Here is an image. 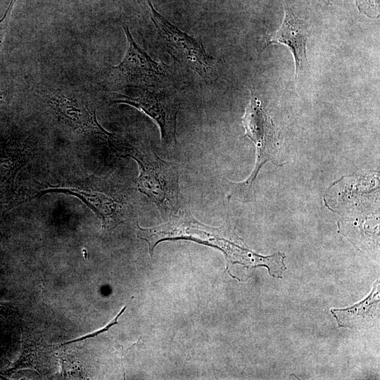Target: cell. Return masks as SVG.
I'll list each match as a JSON object with an SVG mask.
<instances>
[{
	"label": "cell",
	"instance_id": "obj_1",
	"mask_svg": "<svg viewBox=\"0 0 380 380\" xmlns=\"http://www.w3.org/2000/svg\"><path fill=\"white\" fill-rule=\"evenodd\" d=\"M128 157L139 165V191L155 203L163 216L176 215L182 205L178 165L161 158L150 146H134Z\"/></svg>",
	"mask_w": 380,
	"mask_h": 380
},
{
	"label": "cell",
	"instance_id": "obj_2",
	"mask_svg": "<svg viewBox=\"0 0 380 380\" xmlns=\"http://www.w3.org/2000/svg\"><path fill=\"white\" fill-rule=\"evenodd\" d=\"M150 17L160 42L180 65L198 73L203 80H210L216 72L217 60L209 55L201 39H196L170 23L147 0Z\"/></svg>",
	"mask_w": 380,
	"mask_h": 380
},
{
	"label": "cell",
	"instance_id": "obj_3",
	"mask_svg": "<svg viewBox=\"0 0 380 380\" xmlns=\"http://www.w3.org/2000/svg\"><path fill=\"white\" fill-rule=\"evenodd\" d=\"M113 103L132 106L152 118L159 127L163 145L172 148L177 143V116L180 100L175 89H140L134 95L118 94Z\"/></svg>",
	"mask_w": 380,
	"mask_h": 380
},
{
	"label": "cell",
	"instance_id": "obj_4",
	"mask_svg": "<svg viewBox=\"0 0 380 380\" xmlns=\"http://www.w3.org/2000/svg\"><path fill=\"white\" fill-rule=\"evenodd\" d=\"M241 120L246 130L245 136L250 138L256 146L254 170L247 180L237 184L239 192L244 196L251 192L256 176L262 165L268 160L276 161L278 149L272 119L256 96L251 95Z\"/></svg>",
	"mask_w": 380,
	"mask_h": 380
},
{
	"label": "cell",
	"instance_id": "obj_5",
	"mask_svg": "<svg viewBox=\"0 0 380 380\" xmlns=\"http://www.w3.org/2000/svg\"><path fill=\"white\" fill-rule=\"evenodd\" d=\"M126 39L127 50L122 60L111 66L110 76L122 84L152 85L168 75V68L163 63L153 61L133 39L129 27L122 24Z\"/></svg>",
	"mask_w": 380,
	"mask_h": 380
},
{
	"label": "cell",
	"instance_id": "obj_6",
	"mask_svg": "<svg viewBox=\"0 0 380 380\" xmlns=\"http://www.w3.org/2000/svg\"><path fill=\"white\" fill-rule=\"evenodd\" d=\"M309 35L308 23L297 17L287 6L279 29L262 38V49L270 45L284 44L292 52L296 65L295 77L303 72L308 66L306 56V44Z\"/></svg>",
	"mask_w": 380,
	"mask_h": 380
},
{
	"label": "cell",
	"instance_id": "obj_7",
	"mask_svg": "<svg viewBox=\"0 0 380 380\" xmlns=\"http://www.w3.org/2000/svg\"><path fill=\"white\" fill-rule=\"evenodd\" d=\"M47 98L55 113L70 127L91 136L99 125L95 111L77 99L62 94H50Z\"/></svg>",
	"mask_w": 380,
	"mask_h": 380
},
{
	"label": "cell",
	"instance_id": "obj_8",
	"mask_svg": "<svg viewBox=\"0 0 380 380\" xmlns=\"http://www.w3.org/2000/svg\"><path fill=\"white\" fill-rule=\"evenodd\" d=\"M379 282L376 280L371 293L362 301L346 309H331V312L336 319L338 327L353 328L360 320L372 317L373 311L379 303Z\"/></svg>",
	"mask_w": 380,
	"mask_h": 380
},
{
	"label": "cell",
	"instance_id": "obj_9",
	"mask_svg": "<svg viewBox=\"0 0 380 380\" xmlns=\"http://www.w3.org/2000/svg\"><path fill=\"white\" fill-rule=\"evenodd\" d=\"M17 0H11V2L5 11L3 17L0 19V55L1 51V47L3 45V42L5 38L7 29L8 27V24L10 22L11 12L15 5V3ZM2 94L0 90V106L2 103Z\"/></svg>",
	"mask_w": 380,
	"mask_h": 380
},
{
	"label": "cell",
	"instance_id": "obj_10",
	"mask_svg": "<svg viewBox=\"0 0 380 380\" xmlns=\"http://www.w3.org/2000/svg\"><path fill=\"white\" fill-rule=\"evenodd\" d=\"M127 308V305H125L121 310L120 312L118 314V315L108 324H107L105 327H103L102 329L99 330V331H96L92 334H88V335H86L84 336H83L82 338L80 337L79 338H77V339H75V340H72V341H68L64 344H68V343H74V342H76V341H82L84 339H86L87 338H91L94 336H96L102 332H104L106 331H107L110 327H112L113 325L114 324H118V317L123 313V312L125 311V310Z\"/></svg>",
	"mask_w": 380,
	"mask_h": 380
}]
</instances>
